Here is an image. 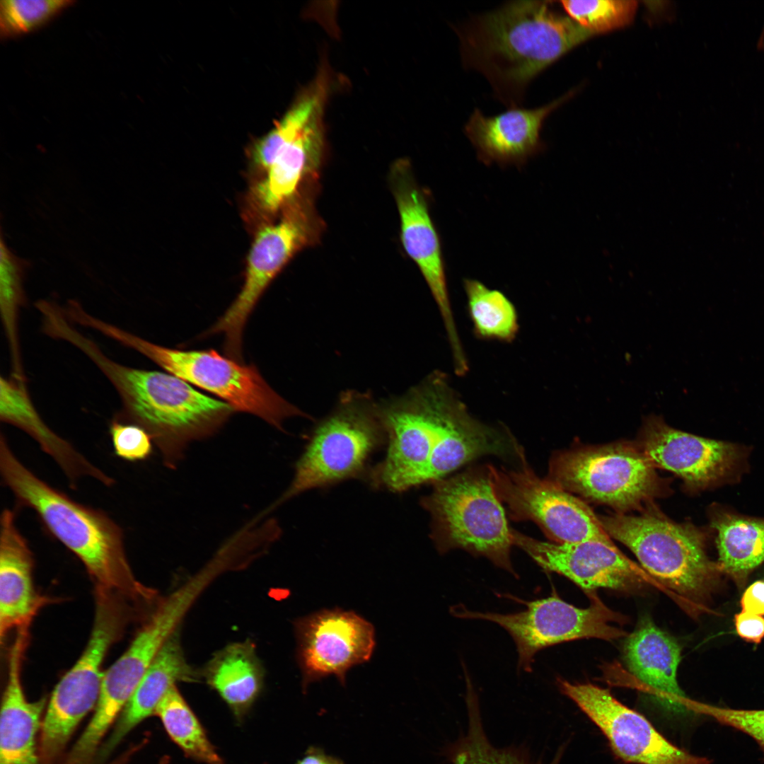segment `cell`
<instances>
[{
	"mask_svg": "<svg viewBox=\"0 0 764 764\" xmlns=\"http://www.w3.org/2000/svg\"><path fill=\"white\" fill-rule=\"evenodd\" d=\"M552 4L510 1L454 27L465 67L481 73L509 108L521 106L538 74L594 35Z\"/></svg>",
	"mask_w": 764,
	"mask_h": 764,
	"instance_id": "obj_1",
	"label": "cell"
},
{
	"mask_svg": "<svg viewBox=\"0 0 764 764\" xmlns=\"http://www.w3.org/2000/svg\"><path fill=\"white\" fill-rule=\"evenodd\" d=\"M0 473L23 507L33 509L46 529L83 563L96 584L133 604L151 603L156 594L136 578L121 527L106 513L80 504L38 478L0 436Z\"/></svg>",
	"mask_w": 764,
	"mask_h": 764,
	"instance_id": "obj_2",
	"label": "cell"
},
{
	"mask_svg": "<svg viewBox=\"0 0 764 764\" xmlns=\"http://www.w3.org/2000/svg\"><path fill=\"white\" fill-rule=\"evenodd\" d=\"M69 343L91 359L118 393L122 407L114 418L144 428L169 468H176L190 442L214 434L234 412L227 403L204 395L170 373L115 361L81 331L71 335Z\"/></svg>",
	"mask_w": 764,
	"mask_h": 764,
	"instance_id": "obj_3",
	"label": "cell"
},
{
	"mask_svg": "<svg viewBox=\"0 0 764 764\" xmlns=\"http://www.w3.org/2000/svg\"><path fill=\"white\" fill-rule=\"evenodd\" d=\"M421 504L431 516V536L441 553L462 549L516 575L511 529L488 466L434 482Z\"/></svg>",
	"mask_w": 764,
	"mask_h": 764,
	"instance_id": "obj_4",
	"label": "cell"
},
{
	"mask_svg": "<svg viewBox=\"0 0 764 764\" xmlns=\"http://www.w3.org/2000/svg\"><path fill=\"white\" fill-rule=\"evenodd\" d=\"M93 328L170 374L222 398L234 411L254 415L279 429L286 419L305 416L279 395L254 365L214 349L184 351L158 345L101 319L95 321Z\"/></svg>",
	"mask_w": 764,
	"mask_h": 764,
	"instance_id": "obj_5",
	"label": "cell"
},
{
	"mask_svg": "<svg viewBox=\"0 0 764 764\" xmlns=\"http://www.w3.org/2000/svg\"><path fill=\"white\" fill-rule=\"evenodd\" d=\"M599 520L608 535L626 545L650 577L686 605L700 606L719 569L707 558L704 536L698 528L651 509L639 516L617 513Z\"/></svg>",
	"mask_w": 764,
	"mask_h": 764,
	"instance_id": "obj_6",
	"label": "cell"
},
{
	"mask_svg": "<svg viewBox=\"0 0 764 764\" xmlns=\"http://www.w3.org/2000/svg\"><path fill=\"white\" fill-rule=\"evenodd\" d=\"M132 614L118 594L95 589V616L84 651L54 687L45 712L39 739L40 764H54L78 725L96 707L110 647L120 637Z\"/></svg>",
	"mask_w": 764,
	"mask_h": 764,
	"instance_id": "obj_7",
	"label": "cell"
},
{
	"mask_svg": "<svg viewBox=\"0 0 764 764\" xmlns=\"http://www.w3.org/2000/svg\"><path fill=\"white\" fill-rule=\"evenodd\" d=\"M461 399L448 376L436 371L402 401L381 412L388 446L383 461L371 472L373 485L393 492L418 485Z\"/></svg>",
	"mask_w": 764,
	"mask_h": 764,
	"instance_id": "obj_8",
	"label": "cell"
},
{
	"mask_svg": "<svg viewBox=\"0 0 764 764\" xmlns=\"http://www.w3.org/2000/svg\"><path fill=\"white\" fill-rule=\"evenodd\" d=\"M548 479L620 514L639 509L662 492L655 467L639 447L627 442L556 453Z\"/></svg>",
	"mask_w": 764,
	"mask_h": 764,
	"instance_id": "obj_9",
	"label": "cell"
},
{
	"mask_svg": "<svg viewBox=\"0 0 764 764\" xmlns=\"http://www.w3.org/2000/svg\"><path fill=\"white\" fill-rule=\"evenodd\" d=\"M591 594L590 605L586 608L568 603L554 594L528 601L524 610L514 613H480L463 606H453L451 612L458 618L485 620L500 625L515 642L519 668L531 671L535 654L545 647L579 639L613 640L625 635L617 625H622L624 617Z\"/></svg>",
	"mask_w": 764,
	"mask_h": 764,
	"instance_id": "obj_10",
	"label": "cell"
},
{
	"mask_svg": "<svg viewBox=\"0 0 764 764\" xmlns=\"http://www.w3.org/2000/svg\"><path fill=\"white\" fill-rule=\"evenodd\" d=\"M320 221L311 205H296L277 223L255 233L246 262L243 286L224 314L206 334H223L229 357L241 360L242 335L246 321L270 283L293 256L312 243Z\"/></svg>",
	"mask_w": 764,
	"mask_h": 764,
	"instance_id": "obj_11",
	"label": "cell"
},
{
	"mask_svg": "<svg viewBox=\"0 0 764 764\" xmlns=\"http://www.w3.org/2000/svg\"><path fill=\"white\" fill-rule=\"evenodd\" d=\"M382 430L380 414L351 404L339 410L316 429L291 483L268 511L305 491L358 475L380 444Z\"/></svg>",
	"mask_w": 764,
	"mask_h": 764,
	"instance_id": "obj_12",
	"label": "cell"
},
{
	"mask_svg": "<svg viewBox=\"0 0 764 764\" xmlns=\"http://www.w3.org/2000/svg\"><path fill=\"white\" fill-rule=\"evenodd\" d=\"M495 494L511 519L532 521L557 543L599 541L615 545L599 518L581 499L538 477L526 458L516 470L488 465Z\"/></svg>",
	"mask_w": 764,
	"mask_h": 764,
	"instance_id": "obj_13",
	"label": "cell"
},
{
	"mask_svg": "<svg viewBox=\"0 0 764 764\" xmlns=\"http://www.w3.org/2000/svg\"><path fill=\"white\" fill-rule=\"evenodd\" d=\"M561 692L599 728L613 753L632 764H712L705 757L679 748L661 734L641 714L615 699L610 691L591 683L559 678Z\"/></svg>",
	"mask_w": 764,
	"mask_h": 764,
	"instance_id": "obj_14",
	"label": "cell"
},
{
	"mask_svg": "<svg viewBox=\"0 0 764 764\" xmlns=\"http://www.w3.org/2000/svg\"><path fill=\"white\" fill-rule=\"evenodd\" d=\"M390 180L403 248L419 269L438 306L453 361L463 362L466 355L451 308L441 241L430 215L427 194L417 183L407 163L396 164Z\"/></svg>",
	"mask_w": 764,
	"mask_h": 764,
	"instance_id": "obj_15",
	"label": "cell"
},
{
	"mask_svg": "<svg viewBox=\"0 0 764 764\" xmlns=\"http://www.w3.org/2000/svg\"><path fill=\"white\" fill-rule=\"evenodd\" d=\"M303 690L335 676L342 685L353 666L368 661L375 647L373 625L352 611L323 610L295 622Z\"/></svg>",
	"mask_w": 764,
	"mask_h": 764,
	"instance_id": "obj_16",
	"label": "cell"
},
{
	"mask_svg": "<svg viewBox=\"0 0 764 764\" xmlns=\"http://www.w3.org/2000/svg\"><path fill=\"white\" fill-rule=\"evenodd\" d=\"M168 637L169 633L161 623L148 618L127 649L104 672L94 714L66 755L68 764L93 763L106 734Z\"/></svg>",
	"mask_w": 764,
	"mask_h": 764,
	"instance_id": "obj_17",
	"label": "cell"
},
{
	"mask_svg": "<svg viewBox=\"0 0 764 764\" xmlns=\"http://www.w3.org/2000/svg\"><path fill=\"white\" fill-rule=\"evenodd\" d=\"M511 536L513 544L545 571L561 574L588 591L598 588L634 591L650 581L651 577L615 545L595 540L549 543L514 529Z\"/></svg>",
	"mask_w": 764,
	"mask_h": 764,
	"instance_id": "obj_18",
	"label": "cell"
},
{
	"mask_svg": "<svg viewBox=\"0 0 764 764\" xmlns=\"http://www.w3.org/2000/svg\"><path fill=\"white\" fill-rule=\"evenodd\" d=\"M638 447L654 467L672 472L695 488L724 477L739 456L732 444L675 429L655 415L644 419Z\"/></svg>",
	"mask_w": 764,
	"mask_h": 764,
	"instance_id": "obj_19",
	"label": "cell"
},
{
	"mask_svg": "<svg viewBox=\"0 0 764 764\" xmlns=\"http://www.w3.org/2000/svg\"><path fill=\"white\" fill-rule=\"evenodd\" d=\"M575 92L572 90L541 107L511 108L491 117L475 108L464 126V133L485 164L521 166L543 151L541 131L546 118Z\"/></svg>",
	"mask_w": 764,
	"mask_h": 764,
	"instance_id": "obj_20",
	"label": "cell"
},
{
	"mask_svg": "<svg viewBox=\"0 0 764 764\" xmlns=\"http://www.w3.org/2000/svg\"><path fill=\"white\" fill-rule=\"evenodd\" d=\"M28 639L29 627L18 629L9 651L1 706L0 764H40L37 739L48 701L42 697L30 702L24 693L21 673Z\"/></svg>",
	"mask_w": 764,
	"mask_h": 764,
	"instance_id": "obj_21",
	"label": "cell"
},
{
	"mask_svg": "<svg viewBox=\"0 0 764 764\" xmlns=\"http://www.w3.org/2000/svg\"><path fill=\"white\" fill-rule=\"evenodd\" d=\"M681 647L651 620L644 619L625 642L624 659L630 671L646 687L645 692L664 709L692 712L690 700L677 681Z\"/></svg>",
	"mask_w": 764,
	"mask_h": 764,
	"instance_id": "obj_22",
	"label": "cell"
},
{
	"mask_svg": "<svg viewBox=\"0 0 764 764\" xmlns=\"http://www.w3.org/2000/svg\"><path fill=\"white\" fill-rule=\"evenodd\" d=\"M0 636L30 626L48 599L34 587L33 554L18 530L13 510L6 508L0 519Z\"/></svg>",
	"mask_w": 764,
	"mask_h": 764,
	"instance_id": "obj_23",
	"label": "cell"
},
{
	"mask_svg": "<svg viewBox=\"0 0 764 764\" xmlns=\"http://www.w3.org/2000/svg\"><path fill=\"white\" fill-rule=\"evenodd\" d=\"M199 678L200 673L186 661L178 629L151 661L112 730L100 745L93 764L104 763L130 731L155 714L158 704L176 683L195 682Z\"/></svg>",
	"mask_w": 764,
	"mask_h": 764,
	"instance_id": "obj_24",
	"label": "cell"
},
{
	"mask_svg": "<svg viewBox=\"0 0 764 764\" xmlns=\"http://www.w3.org/2000/svg\"><path fill=\"white\" fill-rule=\"evenodd\" d=\"M0 419L31 436L59 466L73 487L79 479L85 477L97 480L106 486L115 483L110 476L46 424L30 398L26 381L12 376H1Z\"/></svg>",
	"mask_w": 764,
	"mask_h": 764,
	"instance_id": "obj_25",
	"label": "cell"
},
{
	"mask_svg": "<svg viewBox=\"0 0 764 764\" xmlns=\"http://www.w3.org/2000/svg\"><path fill=\"white\" fill-rule=\"evenodd\" d=\"M323 145L320 116L282 150L255 185L253 199L261 212L275 214L294 197L304 177L318 168Z\"/></svg>",
	"mask_w": 764,
	"mask_h": 764,
	"instance_id": "obj_26",
	"label": "cell"
},
{
	"mask_svg": "<svg viewBox=\"0 0 764 764\" xmlns=\"http://www.w3.org/2000/svg\"><path fill=\"white\" fill-rule=\"evenodd\" d=\"M202 676L238 720L248 712L264 682L262 666L250 641L233 643L216 652Z\"/></svg>",
	"mask_w": 764,
	"mask_h": 764,
	"instance_id": "obj_27",
	"label": "cell"
},
{
	"mask_svg": "<svg viewBox=\"0 0 764 764\" xmlns=\"http://www.w3.org/2000/svg\"><path fill=\"white\" fill-rule=\"evenodd\" d=\"M712 526L717 533L718 569L741 580L764 561V519L722 513L714 517Z\"/></svg>",
	"mask_w": 764,
	"mask_h": 764,
	"instance_id": "obj_28",
	"label": "cell"
},
{
	"mask_svg": "<svg viewBox=\"0 0 764 764\" xmlns=\"http://www.w3.org/2000/svg\"><path fill=\"white\" fill-rule=\"evenodd\" d=\"M325 79L322 73L276 126L255 144L252 158L256 167L265 171L286 146L322 115L328 91Z\"/></svg>",
	"mask_w": 764,
	"mask_h": 764,
	"instance_id": "obj_29",
	"label": "cell"
},
{
	"mask_svg": "<svg viewBox=\"0 0 764 764\" xmlns=\"http://www.w3.org/2000/svg\"><path fill=\"white\" fill-rule=\"evenodd\" d=\"M30 264L16 255L1 236L0 241V308L1 318L7 340L11 365V376L26 381L19 342L18 318L21 308L25 302L23 282Z\"/></svg>",
	"mask_w": 764,
	"mask_h": 764,
	"instance_id": "obj_30",
	"label": "cell"
},
{
	"mask_svg": "<svg viewBox=\"0 0 764 764\" xmlns=\"http://www.w3.org/2000/svg\"><path fill=\"white\" fill-rule=\"evenodd\" d=\"M155 715L170 739L190 758L204 764H224L199 719L174 685L158 704Z\"/></svg>",
	"mask_w": 764,
	"mask_h": 764,
	"instance_id": "obj_31",
	"label": "cell"
},
{
	"mask_svg": "<svg viewBox=\"0 0 764 764\" xmlns=\"http://www.w3.org/2000/svg\"><path fill=\"white\" fill-rule=\"evenodd\" d=\"M463 285L475 333L482 339L513 341L519 323L511 301L500 291L477 279H465Z\"/></svg>",
	"mask_w": 764,
	"mask_h": 764,
	"instance_id": "obj_32",
	"label": "cell"
},
{
	"mask_svg": "<svg viewBox=\"0 0 764 764\" xmlns=\"http://www.w3.org/2000/svg\"><path fill=\"white\" fill-rule=\"evenodd\" d=\"M560 3L567 16L594 35L627 25L637 8L635 0H565Z\"/></svg>",
	"mask_w": 764,
	"mask_h": 764,
	"instance_id": "obj_33",
	"label": "cell"
},
{
	"mask_svg": "<svg viewBox=\"0 0 764 764\" xmlns=\"http://www.w3.org/2000/svg\"><path fill=\"white\" fill-rule=\"evenodd\" d=\"M468 729L453 760L454 764H533L509 749L492 745L482 729L480 715L473 690H468ZM560 757L551 764H557Z\"/></svg>",
	"mask_w": 764,
	"mask_h": 764,
	"instance_id": "obj_34",
	"label": "cell"
},
{
	"mask_svg": "<svg viewBox=\"0 0 764 764\" xmlns=\"http://www.w3.org/2000/svg\"><path fill=\"white\" fill-rule=\"evenodd\" d=\"M73 4L71 0H1V36L9 38L31 32Z\"/></svg>",
	"mask_w": 764,
	"mask_h": 764,
	"instance_id": "obj_35",
	"label": "cell"
},
{
	"mask_svg": "<svg viewBox=\"0 0 764 764\" xmlns=\"http://www.w3.org/2000/svg\"><path fill=\"white\" fill-rule=\"evenodd\" d=\"M692 710L752 738L764 754V709H732L693 701Z\"/></svg>",
	"mask_w": 764,
	"mask_h": 764,
	"instance_id": "obj_36",
	"label": "cell"
},
{
	"mask_svg": "<svg viewBox=\"0 0 764 764\" xmlns=\"http://www.w3.org/2000/svg\"><path fill=\"white\" fill-rule=\"evenodd\" d=\"M109 431L114 452L120 458L134 462L145 460L151 454L153 439L140 426L113 417Z\"/></svg>",
	"mask_w": 764,
	"mask_h": 764,
	"instance_id": "obj_37",
	"label": "cell"
},
{
	"mask_svg": "<svg viewBox=\"0 0 764 764\" xmlns=\"http://www.w3.org/2000/svg\"><path fill=\"white\" fill-rule=\"evenodd\" d=\"M737 634L744 640L758 644L764 638V618L741 611L735 615Z\"/></svg>",
	"mask_w": 764,
	"mask_h": 764,
	"instance_id": "obj_38",
	"label": "cell"
},
{
	"mask_svg": "<svg viewBox=\"0 0 764 764\" xmlns=\"http://www.w3.org/2000/svg\"><path fill=\"white\" fill-rule=\"evenodd\" d=\"M741 606V611L761 616L764 615V579L755 581L745 590Z\"/></svg>",
	"mask_w": 764,
	"mask_h": 764,
	"instance_id": "obj_39",
	"label": "cell"
},
{
	"mask_svg": "<svg viewBox=\"0 0 764 764\" xmlns=\"http://www.w3.org/2000/svg\"><path fill=\"white\" fill-rule=\"evenodd\" d=\"M297 764H343V763L336 758L326 755L318 748L311 747L306 751V756Z\"/></svg>",
	"mask_w": 764,
	"mask_h": 764,
	"instance_id": "obj_40",
	"label": "cell"
},
{
	"mask_svg": "<svg viewBox=\"0 0 764 764\" xmlns=\"http://www.w3.org/2000/svg\"><path fill=\"white\" fill-rule=\"evenodd\" d=\"M147 741L148 740L146 739L139 743H136L129 746L126 751H125L122 754L118 756L114 760H112L110 762H108L107 763L103 764H129L132 757L144 746V745Z\"/></svg>",
	"mask_w": 764,
	"mask_h": 764,
	"instance_id": "obj_41",
	"label": "cell"
}]
</instances>
